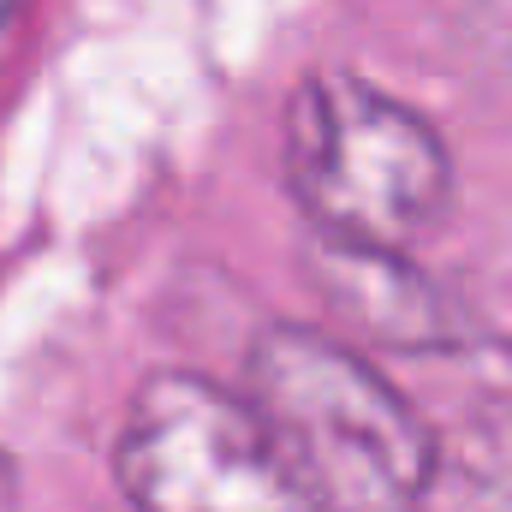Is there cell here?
<instances>
[{"mask_svg": "<svg viewBox=\"0 0 512 512\" xmlns=\"http://www.w3.org/2000/svg\"><path fill=\"white\" fill-rule=\"evenodd\" d=\"M245 387L316 512H417L435 435L382 370L334 334L274 322L251 340Z\"/></svg>", "mask_w": 512, "mask_h": 512, "instance_id": "obj_1", "label": "cell"}, {"mask_svg": "<svg viewBox=\"0 0 512 512\" xmlns=\"http://www.w3.org/2000/svg\"><path fill=\"white\" fill-rule=\"evenodd\" d=\"M286 179L316 233L417 245L453 203V155L423 114L352 72H316L286 108Z\"/></svg>", "mask_w": 512, "mask_h": 512, "instance_id": "obj_2", "label": "cell"}, {"mask_svg": "<svg viewBox=\"0 0 512 512\" xmlns=\"http://www.w3.org/2000/svg\"><path fill=\"white\" fill-rule=\"evenodd\" d=\"M114 477L137 512H316L251 393L149 376L126 405Z\"/></svg>", "mask_w": 512, "mask_h": 512, "instance_id": "obj_3", "label": "cell"}, {"mask_svg": "<svg viewBox=\"0 0 512 512\" xmlns=\"http://www.w3.org/2000/svg\"><path fill=\"white\" fill-rule=\"evenodd\" d=\"M310 274H316L322 298L364 340H382L411 358L459 346V322H453L441 286L417 262H405L399 245H358V239H334V233L310 227Z\"/></svg>", "mask_w": 512, "mask_h": 512, "instance_id": "obj_4", "label": "cell"}, {"mask_svg": "<svg viewBox=\"0 0 512 512\" xmlns=\"http://www.w3.org/2000/svg\"><path fill=\"white\" fill-rule=\"evenodd\" d=\"M12 6H18V0H0V30H6V18H12Z\"/></svg>", "mask_w": 512, "mask_h": 512, "instance_id": "obj_5", "label": "cell"}]
</instances>
